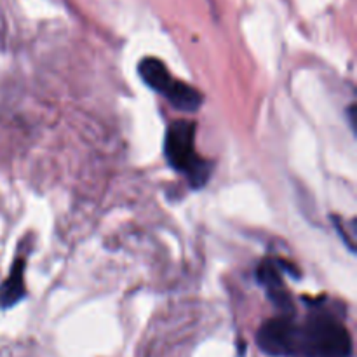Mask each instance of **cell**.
<instances>
[{"mask_svg":"<svg viewBox=\"0 0 357 357\" xmlns=\"http://www.w3.org/2000/svg\"><path fill=\"white\" fill-rule=\"evenodd\" d=\"M298 356L303 357H351L352 338L340 319L324 309L309 314L300 323Z\"/></svg>","mask_w":357,"mask_h":357,"instance_id":"1","label":"cell"},{"mask_svg":"<svg viewBox=\"0 0 357 357\" xmlns=\"http://www.w3.org/2000/svg\"><path fill=\"white\" fill-rule=\"evenodd\" d=\"M195 122L176 121L169 126L164 139V155L167 164L185 174L192 188L199 190L208 183L213 162L197 155L195 150Z\"/></svg>","mask_w":357,"mask_h":357,"instance_id":"2","label":"cell"},{"mask_svg":"<svg viewBox=\"0 0 357 357\" xmlns=\"http://www.w3.org/2000/svg\"><path fill=\"white\" fill-rule=\"evenodd\" d=\"M257 344L268 356H298L300 323L293 316L274 317L261 324L257 335Z\"/></svg>","mask_w":357,"mask_h":357,"instance_id":"3","label":"cell"},{"mask_svg":"<svg viewBox=\"0 0 357 357\" xmlns=\"http://www.w3.org/2000/svg\"><path fill=\"white\" fill-rule=\"evenodd\" d=\"M257 279L267 289L268 300L281 310L282 316H295V305L282 282L281 260L261 261L257 268Z\"/></svg>","mask_w":357,"mask_h":357,"instance_id":"4","label":"cell"},{"mask_svg":"<svg viewBox=\"0 0 357 357\" xmlns=\"http://www.w3.org/2000/svg\"><path fill=\"white\" fill-rule=\"evenodd\" d=\"M24 258H17L6 281L0 284V309H10L24 298Z\"/></svg>","mask_w":357,"mask_h":357,"instance_id":"5","label":"cell"},{"mask_svg":"<svg viewBox=\"0 0 357 357\" xmlns=\"http://www.w3.org/2000/svg\"><path fill=\"white\" fill-rule=\"evenodd\" d=\"M138 73L139 77H142L143 82H145L150 89L157 91V93L160 94H166L167 89H169L174 82L169 70H167L166 65L157 58L142 59V63L138 65Z\"/></svg>","mask_w":357,"mask_h":357,"instance_id":"6","label":"cell"},{"mask_svg":"<svg viewBox=\"0 0 357 357\" xmlns=\"http://www.w3.org/2000/svg\"><path fill=\"white\" fill-rule=\"evenodd\" d=\"M164 98L181 112H197L202 105V94L195 87L188 86L181 80H174Z\"/></svg>","mask_w":357,"mask_h":357,"instance_id":"7","label":"cell"}]
</instances>
